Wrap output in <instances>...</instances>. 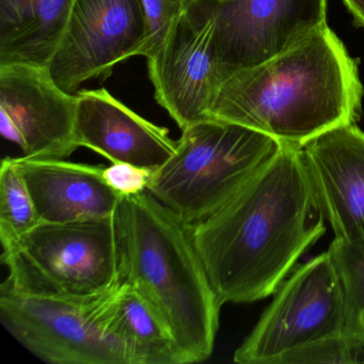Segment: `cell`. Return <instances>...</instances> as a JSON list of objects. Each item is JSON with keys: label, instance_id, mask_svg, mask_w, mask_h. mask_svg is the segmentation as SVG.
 I'll use <instances>...</instances> for the list:
<instances>
[{"label": "cell", "instance_id": "6da1fadb", "mask_svg": "<svg viewBox=\"0 0 364 364\" xmlns=\"http://www.w3.org/2000/svg\"><path fill=\"white\" fill-rule=\"evenodd\" d=\"M301 148L281 144L218 210L189 225L219 304L276 293L302 255L325 234Z\"/></svg>", "mask_w": 364, "mask_h": 364}, {"label": "cell", "instance_id": "7a4b0ae2", "mask_svg": "<svg viewBox=\"0 0 364 364\" xmlns=\"http://www.w3.org/2000/svg\"><path fill=\"white\" fill-rule=\"evenodd\" d=\"M363 95L357 61L325 24L272 58L228 76L210 118L301 148L329 129L357 122Z\"/></svg>", "mask_w": 364, "mask_h": 364}, {"label": "cell", "instance_id": "3957f363", "mask_svg": "<svg viewBox=\"0 0 364 364\" xmlns=\"http://www.w3.org/2000/svg\"><path fill=\"white\" fill-rule=\"evenodd\" d=\"M114 220L122 282L144 298L193 363L208 359L223 306L189 225L148 191L121 196Z\"/></svg>", "mask_w": 364, "mask_h": 364}, {"label": "cell", "instance_id": "277c9868", "mask_svg": "<svg viewBox=\"0 0 364 364\" xmlns=\"http://www.w3.org/2000/svg\"><path fill=\"white\" fill-rule=\"evenodd\" d=\"M269 136L227 121L183 129L174 154L152 172L148 191L187 225L235 195L280 148Z\"/></svg>", "mask_w": 364, "mask_h": 364}, {"label": "cell", "instance_id": "5b68a950", "mask_svg": "<svg viewBox=\"0 0 364 364\" xmlns=\"http://www.w3.org/2000/svg\"><path fill=\"white\" fill-rule=\"evenodd\" d=\"M3 283L36 297L84 299L122 283L114 215L72 223H41L4 250Z\"/></svg>", "mask_w": 364, "mask_h": 364}, {"label": "cell", "instance_id": "8992f818", "mask_svg": "<svg viewBox=\"0 0 364 364\" xmlns=\"http://www.w3.org/2000/svg\"><path fill=\"white\" fill-rule=\"evenodd\" d=\"M84 299L36 297L0 287V321L42 361L53 364H133L105 326L108 293Z\"/></svg>", "mask_w": 364, "mask_h": 364}, {"label": "cell", "instance_id": "52a82bcc", "mask_svg": "<svg viewBox=\"0 0 364 364\" xmlns=\"http://www.w3.org/2000/svg\"><path fill=\"white\" fill-rule=\"evenodd\" d=\"M345 333V301L331 255L296 268L234 353L240 364H277L304 345Z\"/></svg>", "mask_w": 364, "mask_h": 364}, {"label": "cell", "instance_id": "ba28073f", "mask_svg": "<svg viewBox=\"0 0 364 364\" xmlns=\"http://www.w3.org/2000/svg\"><path fill=\"white\" fill-rule=\"evenodd\" d=\"M217 0H193L148 58L155 99L181 129L210 120L223 82L216 40Z\"/></svg>", "mask_w": 364, "mask_h": 364}, {"label": "cell", "instance_id": "9c48e42d", "mask_svg": "<svg viewBox=\"0 0 364 364\" xmlns=\"http://www.w3.org/2000/svg\"><path fill=\"white\" fill-rule=\"evenodd\" d=\"M150 36L142 0H75L48 72L69 95L84 82L109 77L118 63L144 56Z\"/></svg>", "mask_w": 364, "mask_h": 364}, {"label": "cell", "instance_id": "30bf717a", "mask_svg": "<svg viewBox=\"0 0 364 364\" xmlns=\"http://www.w3.org/2000/svg\"><path fill=\"white\" fill-rule=\"evenodd\" d=\"M77 95L59 88L48 68L0 65V132L29 159H65L77 150Z\"/></svg>", "mask_w": 364, "mask_h": 364}, {"label": "cell", "instance_id": "8fae6325", "mask_svg": "<svg viewBox=\"0 0 364 364\" xmlns=\"http://www.w3.org/2000/svg\"><path fill=\"white\" fill-rule=\"evenodd\" d=\"M325 24L327 0L217 1L215 40L223 82Z\"/></svg>", "mask_w": 364, "mask_h": 364}, {"label": "cell", "instance_id": "7c38bea8", "mask_svg": "<svg viewBox=\"0 0 364 364\" xmlns=\"http://www.w3.org/2000/svg\"><path fill=\"white\" fill-rule=\"evenodd\" d=\"M317 205L336 240L364 237V132L341 125L301 146Z\"/></svg>", "mask_w": 364, "mask_h": 364}, {"label": "cell", "instance_id": "4fadbf2b", "mask_svg": "<svg viewBox=\"0 0 364 364\" xmlns=\"http://www.w3.org/2000/svg\"><path fill=\"white\" fill-rule=\"evenodd\" d=\"M76 108L78 148L90 149L112 163H127L155 171L178 146L169 131L129 109L106 89L80 90Z\"/></svg>", "mask_w": 364, "mask_h": 364}, {"label": "cell", "instance_id": "5bb4252c", "mask_svg": "<svg viewBox=\"0 0 364 364\" xmlns=\"http://www.w3.org/2000/svg\"><path fill=\"white\" fill-rule=\"evenodd\" d=\"M14 161L42 223H72L116 214L121 196L106 182L102 166L24 156Z\"/></svg>", "mask_w": 364, "mask_h": 364}, {"label": "cell", "instance_id": "9a60e30c", "mask_svg": "<svg viewBox=\"0 0 364 364\" xmlns=\"http://www.w3.org/2000/svg\"><path fill=\"white\" fill-rule=\"evenodd\" d=\"M75 0H0V65L48 68Z\"/></svg>", "mask_w": 364, "mask_h": 364}, {"label": "cell", "instance_id": "2e32d148", "mask_svg": "<svg viewBox=\"0 0 364 364\" xmlns=\"http://www.w3.org/2000/svg\"><path fill=\"white\" fill-rule=\"evenodd\" d=\"M105 326L127 347L133 364L193 363L144 298L127 283L108 294Z\"/></svg>", "mask_w": 364, "mask_h": 364}, {"label": "cell", "instance_id": "e0dca14e", "mask_svg": "<svg viewBox=\"0 0 364 364\" xmlns=\"http://www.w3.org/2000/svg\"><path fill=\"white\" fill-rule=\"evenodd\" d=\"M345 301V334L364 350V237L330 245Z\"/></svg>", "mask_w": 364, "mask_h": 364}, {"label": "cell", "instance_id": "ac0fdd59", "mask_svg": "<svg viewBox=\"0 0 364 364\" xmlns=\"http://www.w3.org/2000/svg\"><path fill=\"white\" fill-rule=\"evenodd\" d=\"M31 191L12 157L0 167V240L4 250L41 223Z\"/></svg>", "mask_w": 364, "mask_h": 364}, {"label": "cell", "instance_id": "d6986e66", "mask_svg": "<svg viewBox=\"0 0 364 364\" xmlns=\"http://www.w3.org/2000/svg\"><path fill=\"white\" fill-rule=\"evenodd\" d=\"M364 362V350L347 334L315 341L281 358L277 364L357 363Z\"/></svg>", "mask_w": 364, "mask_h": 364}, {"label": "cell", "instance_id": "ffe728a7", "mask_svg": "<svg viewBox=\"0 0 364 364\" xmlns=\"http://www.w3.org/2000/svg\"><path fill=\"white\" fill-rule=\"evenodd\" d=\"M148 16L150 36L144 57L150 58L159 50L174 21L193 0H142Z\"/></svg>", "mask_w": 364, "mask_h": 364}, {"label": "cell", "instance_id": "44dd1931", "mask_svg": "<svg viewBox=\"0 0 364 364\" xmlns=\"http://www.w3.org/2000/svg\"><path fill=\"white\" fill-rule=\"evenodd\" d=\"M151 170L127 163H112L104 169V178L120 196H134L148 191Z\"/></svg>", "mask_w": 364, "mask_h": 364}, {"label": "cell", "instance_id": "7402d4cb", "mask_svg": "<svg viewBox=\"0 0 364 364\" xmlns=\"http://www.w3.org/2000/svg\"><path fill=\"white\" fill-rule=\"evenodd\" d=\"M355 26L364 28V0H342Z\"/></svg>", "mask_w": 364, "mask_h": 364}, {"label": "cell", "instance_id": "603a6c76", "mask_svg": "<svg viewBox=\"0 0 364 364\" xmlns=\"http://www.w3.org/2000/svg\"><path fill=\"white\" fill-rule=\"evenodd\" d=\"M217 1H219V3H223V1H227V0H217Z\"/></svg>", "mask_w": 364, "mask_h": 364}]
</instances>
